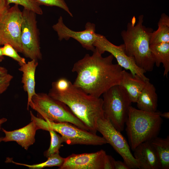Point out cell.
Returning a JSON list of instances; mask_svg holds the SVG:
<instances>
[{"mask_svg": "<svg viewBox=\"0 0 169 169\" xmlns=\"http://www.w3.org/2000/svg\"><path fill=\"white\" fill-rule=\"evenodd\" d=\"M53 29L57 33L59 39L68 40L72 38L78 41L84 48L93 51L95 49L94 43L96 37L95 25L93 23L87 22L85 30L80 31H73L66 26L60 16L57 22L53 26Z\"/></svg>", "mask_w": 169, "mask_h": 169, "instance_id": "cell-12", "label": "cell"}, {"mask_svg": "<svg viewBox=\"0 0 169 169\" xmlns=\"http://www.w3.org/2000/svg\"><path fill=\"white\" fill-rule=\"evenodd\" d=\"M48 131L51 137L50 145L49 149L44 153V156L47 158L54 154L59 153L61 144L64 142L61 136L56 132L52 130H49Z\"/></svg>", "mask_w": 169, "mask_h": 169, "instance_id": "cell-23", "label": "cell"}, {"mask_svg": "<svg viewBox=\"0 0 169 169\" xmlns=\"http://www.w3.org/2000/svg\"><path fill=\"white\" fill-rule=\"evenodd\" d=\"M23 20L21 35L22 53L31 60L41 59L39 33L36 14L24 8L22 11Z\"/></svg>", "mask_w": 169, "mask_h": 169, "instance_id": "cell-8", "label": "cell"}, {"mask_svg": "<svg viewBox=\"0 0 169 169\" xmlns=\"http://www.w3.org/2000/svg\"><path fill=\"white\" fill-rule=\"evenodd\" d=\"M133 151L139 169H161L158 157L150 141L140 144Z\"/></svg>", "mask_w": 169, "mask_h": 169, "instance_id": "cell-14", "label": "cell"}, {"mask_svg": "<svg viewBox=\"0 0 169 169\" xmlns=\"http://www.w3.org/2000/svg\"><path fill=\"white\" fill-rule=\"evenodd\" d=\"M38 65L37 61L31 60L20 66L19 70L23 73L22 83L24 90L28 94L27 109L29 110V104L33 96L36 94L35 91V73Z\"/></svg>", "mask_w": 169, "mask_h": 169, "instance_id": "cell-16", "label": "cell"}, {"mask_svg": "<svg viewBox=\"0 0 169 169\" xmlns=\"http://www.w3.org/2000/svg\"><path fill=\"white\" fill-rule=\"evenodd\" d=\"M161 112H148L131 106L125 124L131 149L133 151L139 144L158 136L162 123Z\"/></svg>", "mask_w": 169, "mask_h": 169, "instance_id": "cell-4", "label": "cell"}, {"mask_svg": "<svg viewBox=\"0 0 169 169\" xmlns=\"http://www.w3.org/2000/svg\"><path fill=\"white\" fill-rule=\"evenodd\" d=\"M34 0L40 5H44L50 7L56 6L60 8L67 12L71 17H73V14L70 11L64 0Z\"/></svg>", "mask_w": 169, "mask_h": 169, "instance_id": "cell-26", "label": "cell"}, {"mask_svg": "<svg viewBox=\"0 0 169 169\" xmlns=\"http://www.w3.org/2000/svg\"><path fill=\"white\" fill-rule=\"evenodd\" d=\"M138 109L148 112L157 111L158 96L156 89L149 79L146 81L145 85L136 102Z\"/></svg>", "mask_w": 169, "mask_h": 169, "instance_id": "cell-17", "label": "cell"}, {"mask_svg": "<svg viewBox=\"0 0 169 169\" xmlns=\"http://www.w3.org/2000/svg\"><path fill=\"white\" fill-rule=\"evenodd\" d=\"M4 56L3 55L2 48L0 47V62L2 61L4 59Z\"/></svg>", "mask_w": 169, "mask_h": 169, "instance_id": "cell-34", "label": "cell"}, {"mask_svg": "<svg viewBox=\"0 0 169 169\" xmlns=\"http://www.w3.org/2000/svg\"><path fill=\"white\" fill-rule=\"evenodd\" d=\"M146 80L137 76H134L131 73L123 70L119 85L125 89L132 102L136 103Z\"/></svg>", "mask_w": 169, "mask_h": 169, "instance_id": "cell-18", "label": "cell"}, {"mask_svg": "<svg viewBox=\"0 0 169 169\" xmlns=\"http://www.w3.org/2000/svg\"><path fill=\"white\" fill-rule=\"evenodd\" d=\"M22 13L18 5L10 7L0 20V45L8 44L22 53L21 35Z\"/></svg>", "mask_w": 169, "mask_h": 169, "instance_id": "cell-10", "label": "cell"}, {"mask_svg": "<svg viewBox=\"0 0 169 169\" xmlns=\"http://www.w3.org/2000/svg\"><path fill=\"white\" fill-rule=\"evenodd\" d=\"M29 107L36 111L45 120L56 122H68L89 131L65 104L48 94H36L33 97Z\"/></svg>", "mask_w": 169, "mask_h": 169, "instance_id": "cell-5", "label": "cell"}, {"mask_svg": "<svg viewBox=\"0 0 169 169\" xmlns=\"http://www.w3.org/2000/svg\"><path fill=\"white\" fill-rule=\"evenodd\" d=\"M144 16L139 15L136 24V18L132 17L127 25L126 29L121 32L125 52L132 57L136 64L146 72L153 69L155 62L150 48V38L153 29L143 24Z\"/></svg>", "mask_w": 169, "mask_h": 169, "instance_id": "cell-3", "label": "cell"}, {"mask_svg": "<svg viewBox=\"0 0 169 169\" xmlns=\"http://www.w3.org/2000/svg\"><path fill=\"white\" fill-rule=\"evenodd\" d=\"M65 158L62 157L59 153L54 154L48 158L47 160L44 162L33 165H28L25 164L18 163L14 161L11 159L8 158V161L17 165L27 166L31 169H41L45 167L57 166L60 167L63 164Z\"/></svg>", "mask_w": 169, "mask_h": 169, "instance_id": "cell-22", "label": "cell"}, {"mask_svg": "<svg viewBox=\"0 0 169 169\" xmlns=\"http://www.w3.org/2000/svg\"><path fill=\"white\" fill-rule=\"evenodd\" d=\"M150 50L157 67L163 64V75L167 77L169 71V42L150 44Z\"/></svg>", "mask_w": 169, "mask_h": 169, "instance_id": "cell-19", "label": "cell"}, {"mask_svg": "<svg viewBox=\"0 0 169 169\" xmlns=\"http://www.w3.org/2000/svg\"><path fill=\"white\" fill-rule=\"evenodd\" d=\"M92 55L86 54L74 65L72 71L77 76L73 84L85 93L99 98L111 87L119 85L122 68L113 62L111 54L103 57L95 48Z\"/></svg>", "mask_w": 169, "mask_h": 169, "instance_id": "cell-1", "label": "cell"}, {"mask_svg": "<svg viewBox=\"0 0 169 169\" xmlns=\"http://www.w3.org/2000/svg\"><path fill=\"white\" fill-rule=\"evenodd\" d=\"M159 159L161 169H169V136L165 138L155 137L150 141Z\"/></svg>", "mask_w": 169, "mask_h": 169, "instance_id": "cell-20", "label": "cell"}, {"mask_svg": "<svg viewBox=\"0 0 169 169\" xmlns=\"http://www.w3.org/2000/svg\"><path fill=\"white\" fill-rule=\"evenodd\" d=\"M8 74L7 69L4 67L0 66V77L3 76Z\"/></svg>", "mask_w": 169, "mask_h": 169, "instance_id": "cell-31", "label": "cell"}, {"mask_svg": "<svg viewBox=\"0 0 169 169\" xmlns=\"http://www.w3.org/2000/svg\"><path fill=\"white\" fill-rule=\"evenodd\" d=\"M107 155L101 150L96 152L72 154L66 158L59 169H105Z\"/></svg>", "mask_w": 169, "mask_h": 169, "instance_id": "cell-13", "label": "cell"}, {"mask_svg": "<svg viewBox=\"0 0 169 169\" xmlns=\"http://www.w3.org/2000/svg\"><path fill=\"white\" fill-rule=\"evenodd\" d=\"M158 28L151 33L150 45L169 42V17L162 13L158 23Z\"/></svg>", "mask_w": 169, "mask_h": 169, "instance_id": "cell-21", "label": "cell"}, {"mask_svg": "<svg viewBox=\"0 0 169 169\" xmlns=\"http://www.w3.org/2000/svg\"><path fill=\"white\" fill-rule=\"evenodd\" d=\"M13 78V76L8 73L0 77V95L7 90Z\"/></svg>", "mask_w": 169, "mask_h": 169, "instance_id": "cell-28", "label": "cell"}, {"mask_svg": "<svg viewBox=\"0 0 169 169\" xmlns=\"http://www.w3.org/2000/svg\"><path fill=\"white\" fill-rule=\"evenodd\" d=\"M9 4L14 3V4L20 5L24 8L30 10L36 14L42 15V10L40 6L34 0H6Z\"/></svg>", "mask_w": 169, "mask_h": 169, "instance_id": "cell-24", "label": "cell"}, {"mask_svg": "<svg viewBox=\"0 0 169 169\" xmlns=\"http://www.w3.org/2000/svg\"><path fill=\"white\" fill-rule=\"evenodd\" d=\"M160 115L161 117H163L167 119H168L169 118V112H164L163 113H161Z\"/></svg>", "mask_w": 169, "mask_h": 169, "instance_id": "cell-32", "label": "cell"}, {"mask_svg": "<svg viewBox=\"0 0 169 169\" xmlns=\"http://www.w3.org/2000/svg\"><path fill=\"white\" fill-rule=\"evenodd\" d=\"M38 129L33 121L25 126L11 131H8L2 129L5 133L3 141L5 142L14 141L25 150L35 142V136Z\"/></svg>", "mask_w": 169, "mask_h": 169, "instance_id": "cell-15", "label": "cell"}, {"mask_svg": "<svg viewBox=\"0 0 169 169\" xmlns=\"http://www.w3.org/2000/svg\"><path fill=\"white\" fill-rule=\"evenodd\" d=\"M103 95L104 118L117 130L122 131L132 103L128 94L125 89L119 84L111 87Z\"/></svg>", "mask_w": 169, "mask_h": 169, "instance_id": "cell-6", "label": "cell"}, {"mask_svg": "<svg viewBox=\"0 0 169 169\" xmlns=\"http://www.w3.org/2000/svg\"><path fill=\"white\" fill-rule=\"evenodd\" d=\"M71 83L67 79L62 78L53 83L52 89L58 92L64 91L69 88Z\"/></svg>", "mask_w": 169, "mask_h": 169, "instance_id": "cell-27", "label": "cell"}, {"mask_svg": "<svg viewBox=\"0 0 169 169\" xmlns=\"http://www.w3.org/2000/svg\"><path fill=\"white\" fill-rule=\"evenodd\" d=\"M3 137H0V143L3 141Z\"/></svg>", "mask_w": 169, "mask_h": 169, "instance_id": "cell-35", "label": "cell"}, {"mask_svg": "<svg viewBox=\"0 0 169 169\" xmlns=\"http://www.w3.org/2000/svg\"><path fill=\"white\" fill-rule=\"evenodd\" d=\"M96 128L107 143L121 156L124 162L130 169H139L138 162L132 153L129 143L120 132L117 130L108 120L105 118L99 119Z\"/></svg>", "mask_w": 169, "mask_h": 169, "instance_id": "cell-9", "label": "cell"}, {"mask_svg": "<svg viewBox=\"0 0 169 169\" xmlns=\"http://www.w3.org/2000/svg\"><path fill=\"white\" fill-rule=\"evenodd\" d=\"M7 119L5 118H3L0 119V131L1 130V126L2 125L7 121Z\"/></svg>", "mask_w": 169, "mask_h": 169, "instance_id": "cell-33", "label": "cell"}, {"mask_svg": "<svg viewBox=\"0 0 169 169\" xmlns=\"http://www.w3.org/2000/svg\"><path fill=\"white\" fill-rule=\"evenodd\" d=\"M10 8L6 0H0V20Z\"/></svg>", "mask_w": 169, "mask_h": 169, "instance_id": "cell-29", "label": "cell"}, {"mask_svg": "<svg viewBox=\"0 0 169 169\" xmlns=\"http://www.w3.org/2000/svg\"><path fill=\"white\" fill-rule=\"evenodd\" d=\"M94 45L101 54L105 52L110 53L115 58L120 66L129 70L133 76H138L145 81L149 79L145 75L146 72L136 64L132 57L126 54L123 44L118 46L115 45L105 36L97 33Z\"/></svg>", "mask_w": 169, "mask_h": 169, "instance_id": "cell-11", "label": "cell"}, {"mask_svg": "<svg viewBox=\"0 0 169 169\" xmlns=\"http://www.w3.org/2000/svg\"><path fill=\"white\" fill-rule=\"evenodd\" d=\"M114 169H130L124 162L120 161H115L114 162Z\"/></svg>", "mask_w": 169, "mask_h": 169, "instance_id": "cell-30", "label": "cell"}, {"mask_svg": "<svg viewBox=\"0 0 169 169\" xmlns=\"http://www.w3.org/2000/svg\"><path fill=\"white\" fill-rule=\"evenodd\" d=\"M46 120L47 131L52 130L59 133L61 135L64 142L68 145L101 146L107 143L103 137L82 129L70 123Z\"/></svg>", "mask_w": 169, "mask_h": 169, "instance_id": "cell-7", "label": "cell"}, {"mask_svg": "<svg viewBox=\"0 0 169 169\" xmlns=\"http://www.w3.org/2000/svg\"><path fill=\"white\" fill-rule=\"evenodd\" d=\"M48 95L65 104L90 131L96 133L97 120L104 118L102 99L85 93L72 83L64 91L58 92L51 89Z\"/></svg>", "mask_w": 169, "mask_h": 169, "instance_id": "cell-2", "label": "cell"}, {"mask_svg": "<svg viewBox=\"0 0 169 169\" xmlns=\"http://www.w3.org/2000/svg\"><path fill=\"white\" fill-rule=\"evenodd\" d=\"M1 48L4 56H7L12 58L17 61L20 66L26 63L25 59L20 56L17 50L11 45L5 44Z\"/></svg>", "mask_w": 169, "mask_h": 169, "instance_id": "cell-25", "label": "cell"}]
</instances>
